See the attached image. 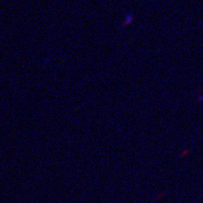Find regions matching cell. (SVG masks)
I'll return each instance as SVG.
<instances>
[{
    "label": "cell",
    "mask_w": 203,
    "mask_h": 203,
    "mask_svg": "<svg viewBox=\"0 0 203 203\" xmlns=\"http://www.w3.org/2000/svg\"><path fill=\"white\" fill-rule=\"evenodd\" d=\"M133 20H134V15H133L132 13H130L129 15H128V16L125 17L124 22H123V23L121 24V28H125L126 26L131 25V24L133 23Z\"/></svg>",
    "instance_id": "obj_1"
}]
</instances>
